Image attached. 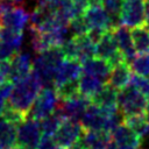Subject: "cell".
<instances>
[{"mask_svg":"<svg viewBox=\"0 0 149 149\" xmlns=\"http://www.w3.org/2000/svg\"><path fill=\"white\" fill-rule=\"evenodd\" d=\"M77 84H78V92L83 94L84 97L91 99L106 84V81L97 76L81 72V74L78 78Z\"/></svg>","mask_w":149,"mask_h":149,"instance_id":"ffe728a7","label":"cell"},{"mask_svg":"<svg viewBox=\"0 0 149 149\" xmlns=\"http://www.w3.org/2000/svg\"><path fill=\"white\" fill-rule=\"evenodd\" d=\"M76 45H77V51H78V59L80 63L87 58L94 57L95 52V41L90 36L88 33L84 34H77L72 35Z\"/></svg>","mask_w":149,"mask_h":149,"instance_id":"7402d4cb","label":"cell"},{"mask_svg":"<svg viewBox=\"0 0 149 149\" xmlns=\"http://www.w3.org/2000/svg\"><path fill=\"white\" fill-rule=\"evenodd\" d=\"M130 36L134 49L137 54L149 49V27H147L146 24L134 27Z\"/></svg>","mask_w":149,"mask_h":149,"instance_id":"cb8c5ba5","label":"cell"},{"mask_svg":"<svg viewBox=\"0 0 149 149\" xmlns=\"http://www.w3.org/2000/svg\"><path fill=\"white\" fill-rule=\"evenodd\" d=\"M130 77H132V69L129 63L121 61L111 68L107 83L114 88L121 90L129 84Z\"/></svg>","mask_w":149,"mask_h":149,"instance_id":"e0dca14e","label":"cell"},{"mask_svg":"<svg viewBox=\"0 0 149 149\" xmlns=\"http://www.w3.org/2000/svg\"><path fill=\"white\" fill-rule=\"evenodd\" d=\"M84 128L81 127L78 120L64 119L56 133L52 136V140L57 147L70 149L81 136Z\"/></svg>","mask_w":149,"mask_h":149,"instance_id":"8992f818","label":"cell"},{"mask_svg":"<svg viewBox=\"0 0 149 149\" xmlns=\"http://www.w3.org/2000/svg\"><path fill=\"white\" fill-rule=\"evenodd\" d=\"M91 101L106 111L118 109V90L106 83L91 98Z\"/></svg>","mask_w":149,"mask_h":149,"instance_id":"ac0fdd59","label":"cell"},{"mask_svg":"<svg viewBox=\"0 0 149 149\" xmlns=\"http://www.w3.org/2000/svg\"><path fill=\"white\" fill-rule=\"evenodd\" d=\"M42 137V132L40 127V121L34 119H26L16 126V144L24 147L27 149H36L40 140Z\"/></svg>","mask_w":149,"mask_h":149,"instance_id":"ba28073f","label":"cell"},{"mask_svg":"<svg viewBox=\"0 0 149 149\" xmlns=\"http://www.w3.org/2000/svg\"><path fill=\"white\" fill-rule=\"evenodd\" d=\"M146 120L149 122V98L147 99V106H146V109H144V113H143Z\"/></svg>","mask_w":149,"mask_h":149,"instance_id":"836d02e7","label":"cell"},{"mask_svg":"<svg viewBox=\"0 0 149 149\" xmlns=\"http://www.w3.org/2000/svg\"><path fill=\"white\" fill-rule=\"evenodd\" d=\"M80 141L85 149H106L111 134L104 130H83Z\"/></svg>","mask_w":149,"mask_h":149,"instance_id":"d6986e66","label":"cell"},{"mask_svg":"<svg viewBox=\"0 0 149 149\" xmlns=\"http://www.w3.org/2000/svg\"><path fill=\"white\" fill-rule=\"evenodd\" d=\"M83 20L87 27V33L90 36L97 42L101 34L106 30L112 29L115 23L108 15V13L104 9L101 5H90L85 8L81 14Z\"/></svg>","mask_w":149,"mask_h":149,"instance_id":"3957f363","label":"cell"},{"mask_svg":"<svg viewBox=\"0 0 149 149\" xmlns=\"http://www.w3.org/2000/svg\"><path fill=\"white\" fill-rule=\"evenodd\" d=\"M80 74H81L80 61L64 58L55 73L52 86H55V88H57L64 84L76 81V80H78Z\"/></svg>","mask_w":149,"mask_h":149,"instance_id":"4fadbf2b","label":"cell"},{"mask_svg":"<svg viewBox=\"0 0 149 149\" xmlns=\"http://www.w3.org/2000/svg\"><path fill=\"white\" fill-rule=\"evenodd\" d=\"M17 50L6 41L0 38V62L2 61H10Z\"/></svg>","mask_w":149,"mask_h":149,"instance_id":"f546056e","label":"cell"},{"mask_svg":"<svg viewBox=\"0 0 149 149\" xmlns=\"http://www.w3.org/2000/svg\"><path fill=\"white\" fill-rule=\"evenodd\" d=\"M9 149H27V148H24V147H21V146H13L12 148H9Z\"/></svg>","mask_w":149,"mask_h":149,"instance_id":"e575fe53","label":"cell"},{"mask_svg":"<svg viewBox=\"0 0 149 149\" xmlns=\"http://www.w3.org/2000/svg\"><path fill=\"white\" fill-rule=\"evenodd\" d=\"M146 106L147 98L130 84L118 92V108L123 116L143 115Z\"/></svg>","mask_w":149,"mask_h":149,"instance_id":"277c9868","label":"cell"},{"mask_svg":"<svg viewBox=\"0 0 149 149\" xmlns=\"http://www.w3.org/2000/svg\"><path fill=\"white\" fill-rule=\"evenodd\" d=\"M55 147H56V144H55L52 137L43 136L42 135V137L40 140V143H38V146H37L36 149H54Z\"/></svg>","mask_w":149,"mask_h":149,"instance_id":"1f68e13d","label":"cell"},{"mask_svg":"<svg viewBox=\"0 0 149 149\" xmlns=\"http://www.w3.org/2000/svg\"><path fill=\"white\" fill-rule=\"evenodd\" d=\"M33 71V61L28 52H16L9 61L8 80L13 84Z\"/></svg>","mask_w":149,"mask_h":149,"instance_id":"5bb4252c","label":"cell"},{"mask_svg":"<svg viewBox=\"0 0 149 149\" xmlns=\"http://www.w3.org/2000/svg\"><path fill=\"white\" fill-rule=\"evenodd\" d=\"M90 104H91V99L84 97L80 93H77L72 97L59 100L55 112L62 119H73L79 121L86 107Z\"/></svg>","mask_w":149,"mask_h":149,"instance_id":"9c48e42d","label":"cell"},{"mask_svg":"<svg viewBox=\"0 0 149 149\" xmlns=\"http://www.w3.org/2000/svg\"><path fill=\"white\" fill-rule=\"evenodd\" d=\"M123 123L130 127L141 139L149 136V122L144 115H130L123 116Z\"/></svg>","mask_w":149,"mask_h":149,"instance_id":"d4e9b609","label":"cell"},{"mask_svg":"<svg viewBox=\"0 0 149 149\" xmlns=\"http://www.w3.org/2000/svg\"><path fill=\"white\" fill-rule=\"evenodd\" d=\"M121 3H122V0H101V6L108 13V15L111 16V19L115 24L119 23Z\"/></svg>","mask_w":149,"mask_h":149,"instance_id":"83f0119b","label":"cell"},{"mask_svg":"<svg viewBox=\"0 0 149 149\" xmlns=\"http://www.w3.org/2000/svg\"><path fill=\"white\" fill-rule=\"evenodd\" d=\"M129 65L132 71L136 74L149 77V49L135 55V57L130 61Z\"/></svg>","mask_w":149,"mask_h":149,"instance_id":"484cf974","label":"cell"},{"mask_svg":"<svg viewBox=\"0 0 149 149\" xmlns=\"http://www.w3.org/2000/svg\"><path fill=\"white\" fill-rule=\"evenodd\" d=\"M112 33L114 35L116 45H118L125 62L130 63V61L135 57V55L137 52L134 49L132 36H130V33L128 31V27H126L121 23L120 24L118 23L112 28Z\"/></svg>","mask_w":149,"mask_h":149,"instance_id":"9a60e30c","label":"cell"},{"mask_svg":"<svg viewBox=\"0 0 149 149\" xmlns=\"http://www.w3.org/2000/svg\"><path fill=\"white\" fill-rule=\"evenodd\" d=\"M1 27H2V24H1V22H0V30H1Z\"/></svg>","mask_w":149,"mask_h":149,"instance_id":"74e56055","label":"cell"},{"mask_svg":"<svg viewBox=\"0 0 149 149\" xmlns=\"http://www.w3.org/2000/svg\"><path fill=\"white\" fill-rule=\"evenodd\" d=\"M8 1H10V2H13V3H21V2H23L24 0H8Z\"/></svg>","mask_w":149,"mask_h":149,"instance_id":"d590c367","label":"cell"},{"mask_svg":"<svg viewBox=\"0 0 149 149\" xmlns=\"http://www.w3.org/2000/svg\"><path fill=\"white\" fill-rule=\"evenodd\" d=\"M120 23L126 27H137L144 23V0H122Z\"/></svg>","mask_w":149,"mask_h":149,"instance_id":"30bf717a","label":"cell"},{"mask_svg":"<svg viewBox=\"0 0 149 149\" xmlns=\"http://www.w3.org/2000/svg\"><path fill=\"white\" fill-rule=\"evenodd\" d=\"M94 56L106 61L111 68L115 65L116 63L125 61L118 45L116 41L114 38V35L112 33V29L106 30L101 34V36L95 42V52Z\"/></svg>","mask_w":149,"mask_h":149,"instance_id":"52a82bcc","label":"cell"},{"mask_svg":"<svg viewBox=\"0 0 149 149\" xmlns=\"http://www.w3.org/2000/svg\"><path fill=\"white\" fill-rule=\"evenodd\" d=\"M41 88L42 84L40 79L34 71H31L29 74L13 84L12 92L8 97V104L6 105L27 118Z\"/></svg>","mask_w":149,"mask_h":149,"instance_id":"6da1fadb","label":"cell"},{"mask_svg":"<svg viewBox=\"0 0 149 149\" xmlns=\"http://www.w3.org/2000/svg\"><path fill=\"white\" fill-rule=\"evenodd\" d=\"M63 120H64V119H62L56 112H54V113H51L50 115H48V116H45L44 119H42V120L40 121V127H41L42 135H43V136L52 137Z\"/></svg>","mask_w":149,"mask_h":149,"instance_id":"4316f807","label":"cell"},{"mask_svg":"<svg viewBox=\"0 0 149 149\" xmlns=\"http://www.w3.org/2000/svg\"><path fill=\"white\" fill-rule=\"evenodd\" d=\"M58 101L59 99L55 88L50 86H47L43 90L41 88L34 104L30 107L28 115L30 116V119L41 121L42 119H44L45 116L55 112V109L57 108Z\"/></svg>","mask_w":149,"mask_h":149,"instance_id":"5b68a950","label":"cell"},{"mask_svg":"<svg viewBox=\"0 0 149 149\" xmlns=\"http://www.w3.org/2000/svg\"><path fill=\"white\" fill-rule=\"evenodd\" d=\"M54 149H64V148H61V147H57V146H56Z\"/></svg>","mask_w":149,"mask_h":149,"instance_id":"8d00e7d4","label":"cell"},{"mask_svg":"<svg viewBox=\"0 0 149 149\" xmlns=\"http://www.w3.org/2000/svg\"><path fill=\"white\" fill-rule=\"evenodd\" d=\"M109 71H111V65L106 61L99 57H91L81 62V72L97 76L105 81L108 78Z\"/></svg>","mask_w":149,"mask_h":149,"instance_id":"44dd1931","label":"cell"},{"mask_svg":"<svg viewBox=\"0 0 149 149\" xmlns=\"http://www.w3.org/2000/svg\"><path fill=\"white\" fill-rule=\"evenodd\" d=\"M109 134L116 149H141L142 139L123 122L116 126Z\"/></svg>","mask_w":149,"mask_h":149,"instance_id":"7c38bea8","label":"cell"},{"mask_svg":"<svg viewBox=\"0 0 149 149\" xmlns=\"http://www.w3.org/2000/svg\"><path fill=\"white\" fill-rule=\"evenodd\" d=\"M144 23L149 27V0H144Z\"/></svg>","mask_w":149,"mask_h":149,"instance_id":"d6a6232c","label":"cell"},{"mask_svg":"<svg viewBox=\"0 0 149 149\" xmlns=\"http://www.w3.org/2000/svg\"><path fill=\"white\" fill-rule=\"evenodd\" d=\"M28 21H29V14L22 7L12 6L3 14L0 15V22L3 27L17 31H22Z\"/></svg>","mask_w":149,"mask_h":149,"instance_id":"2e32d148","label":"cell"},{"mask_svg":"<svg viewBox=\"0 0 149 149\" xmlns=\"http://www.w3.org/2000/svg\"><path fill=\"white\" fill-rule=\"evenodd\" d=\"M64 56L61 47L50 48L42 52H38L33 62V71L40 79L42 86L52 85L55 73L63 62Z\"/></svg>","mask_w":149,"mask_h":149,"instance_id":"7a4b0ae2","label":"cell"},{"mask_svg":"<svg viewBox=\"0 0 149 149\" xmlns=\"http://www.w3.org/2000/svg\"><path fill=\"white\" fill-rule=\"evenodd\" d=\"M16 144V125L0 116V148L9 149Z\"/></svg>","mask_w":149,"mask_h":149,"instance_id":"603a6c76","label":"cell"},{"mask_svg":"<svg viewBox=\"0 0 149 149\" xmlns=\"http://www.w3.org/2000/svg\"><path fill=\"white\" fill-rule=\"evenodd\" d=\"M129 84L134 86L139 92H141L146 98H149V77L140 76V74H132Z\"/></svg>","mask_w":149,"mask_h":149,"instance_id":"f1b7e54d","label":"cell"},{"mask_svg":"<svg viewBox=\"0 0 149 149\" xmlns=\"http://www.w3.org/2000/svg\"><path fill=\"white\" fill-rule=\"evenodd\" d=\"M0 149H1V148H0Z\"/></svg>","mask_w":149,"mask_h":149,"instance_id":"f35d334b","label":"cell"},{"mask_svg":"<svg viewBox=\"0 0 149 149\" xmlns=\"http://www.w3.org/2000/svg\"><path fill=\"white\" fill-rule=\"evenodd\" d=\"M109 112H112V111L102 109L91 101V104L86 107L84 114L81 115L79 122H80L81 127L86 130H104V132H106L107 119H108Z\"/></svg>","mask_w":149,"mask_h":149,"instance_id":"8fae6325","label":"cell"},{"mask_svg":"<svg viewBox=\"0 0 149 149\" xmlns=\"http://www.w3.org/2000/svg\"><path fill=\"white\" fill-rule=\"evenodd\" d=\"M8 73H9V61L0 62V86L8 80Z\"/></svg>","mask_w":149,"mask_h":149,"instance_id":"4dcf8cb0","label":"cell"}]
</instances>
